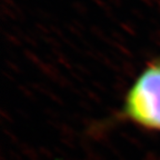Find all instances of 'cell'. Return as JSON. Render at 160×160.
Masks as SVG:
<instances>
[{"mask_svg":"<svg viewBox=\"0 0 160 160\" xmlns=\"http://www.w3.org/2000/svg\"><path fill=\"white\" fill-rule=\"evenodd\" d=\"M125 113L138 125L160 130V62L149 66L136 80L126 98Z\"/></svg>","mask_w":160,"mask_h":160,"instance_id":"1","label":"cell"}]
</instances>
